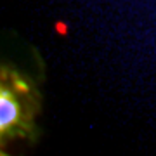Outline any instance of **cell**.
Masks as SVG:
<instances>
[{
    "label": "cell",
    "mask_w": 156,
    "mask_h": 156,
    "mask_svg": "<svg viewBox=\"0 0 156 156\" xmlns=\"http://www.w3.org/2000/svg\"><path fill=\"white\" fill-rule=\"evenodd\" d=\"M21 118V108L17 104L16 97L9 89L2 87L0 90V132L5 134L7 130L19 123Z\"/></svg>",
    "instance_id": "6da1fadb"
},
{
    "label": "cell",
    "mask_w": 156,
    "mask_h": 156,
    "mask_svg": "<svg viewBox=\"0 0 156 156\" xmlns=\"http://www.w3.org/2000/svg\"><path fill=\"white\" fill-rule=\"evenodd\" d=\"M12 87L16 90V94H28L30 92V85L24 80H14L12 82Z\"/></svg>",
    "instance_id": "7a4b0ae2"
},
{
    "label": "cell",
    "mask_w": 156,
    "mask_h": 156,
    "mask_svg": "<svg viewBox=\"0 0 156 156\" xmlns=\"http://www.w3.org/2000/svg\"><path fill=\"white\" fill-rule=\"evenodd\" d=\"M56 31H57V35L66 37V35H68V24L64 21H57L56 23Z\"/></svg>",
    "instance_id": "3957f363"
}]
</instances>
